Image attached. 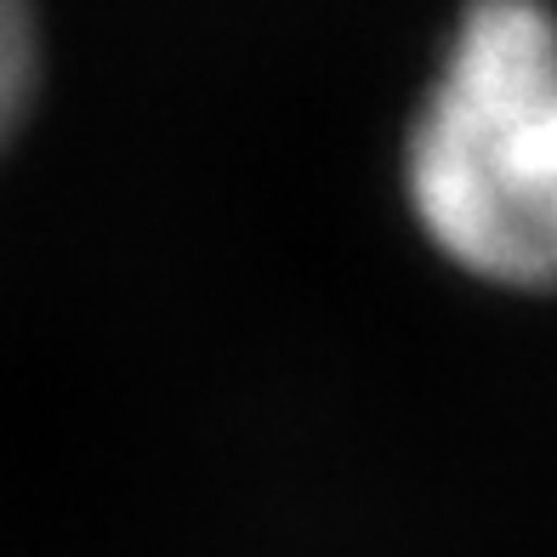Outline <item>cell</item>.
I'll use <instances>...</instances> for the list:
<instances>
[{
    "mask_svg": "<svg viewBox=\"0 0 557 557\" xmlns=\"http://www.w3.org/2000/svg\"><path fill=\"white\" fill-rule=\"evenodd\" d=\"M410 206L490 285H557V12L472 0L410 137Z\"/></svg>",
    "mask_w": 557,
    "mask_h": 557,
    "instance_id": "1",
    "label": "cell"
},
{
    "mask_svg": "<svg viewBox=\"0 0 557 557\" xmlns=\"http://www.w3.org/2000/svg\"><path fill=\"white\" fill-rule=\"evenodd\" d=\"M35 0H0V143L17 132L35 97Z\"/></svg>",
    "mask_w": 557,
    "mask_h": 557,
    "instance_id": "2",
    "label": "cell"
}]
</instances>
